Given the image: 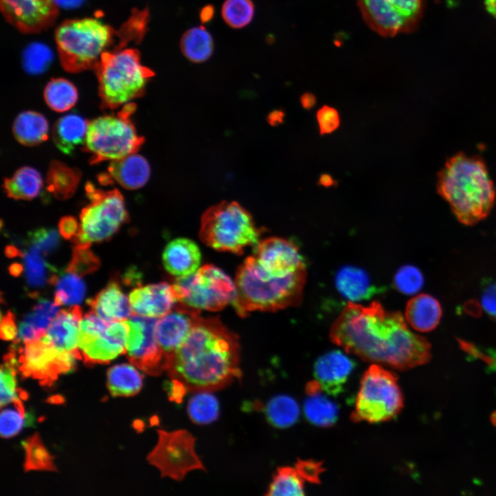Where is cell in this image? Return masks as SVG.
Here are the masks:
<instances>
[{"instance_id":"obj_1","label":"cell","mask_w":496,"mask_h":496,"mask_svg":"<svg viewBox=\"0 0 496 496\" xmlns=\"http://www.w3.org/2000/svg\"><path fill=\"white\" fill-rule=\"evenodd\" d=\"M329 337L346 352L397 370L426 363L431 344L413 332L402 314L386 310L378 301L367 306L349 302L333 323Z\"/></svg>"},{"instance_id":"obj_2","label":"cell","mask_w":496,"mask_h":496,"mask_svg":"<svg viewBox=\"0 0 496 496\" xmlns=\"http://www.w3.org/2000/svg\"><path fill=\"white\" fill-rule=\"evenodd\" d=\"M238 336L218 318L194 316L192 326L167 369L169 391L183 397L187 391L225 388L242 373Z\"/></svg>"},{"instance_id":"obj_3","label":"cell","mask_w":496,"mask_h":496,"mask_svg":"<svg viewBox=\"0 0 496 496\" xmlns=\"http://www.w3.org/2000/svg\"><path fill=\"white\" fill-rule=\"evenodd\" d=\"M141 30L132 17L118 30L99 19H68L55 30V41L62 68L70 73L95 70L102 54L112 50L121 40L138 42Z\"/></svg>"},{"instance_id":"obj_4","label":"cell","mask_w":496,"mask_h":496,"mask_svg":"<svg viewBox=\"0 0 496 496\" xmlns=\"http://www.w3.org/2000/svg\"><path fill=\"white\" fill-rule=\"evenodd\" d=\"M437 178L438 193L460 223L473 225L488 215L495 190L480 158L459 153L446 161Z\"/></svg>"},{"instance_id":"obj_5","label":"cell","mask_w":496,"mask_h":496,"mask_svg":"<svg viewBox=\"0 0 496 496\" xmlns=\"http://www.w3.org/2000/svg\"><path fill=\"white\" fill-rule=\"evenodd\" d=\"M306 280L307 270L285 277L270 276L259 267L254 256H249L238 267L231 304L241 317L251 311L298 307L302 301Z\"/></svg>"},{"instance_id":"obj_6","label":"cell","mask_w":496,"mask_h":496,"mask_svg":"<svg viewBox=\"0 0 496 496\" xmlns=\"http://www.w3.org/2000/svg\"><path fill=\"white\" fill-rule=\"evenodd\" d=\"M94 71L101 107L111 110L141 96L154 75L141 64L140 52L136 48L104 52Z\"/></svg>"},{"instance_id":"obj_7","label":"cell","mask_w":496,"mask_h":496,"mask_svg":"<svg viewBox=\"0 0 496 496\" xmlns=\"http://www.w3.org/2000/svg\"><path fill=\"white\" fill-rule=\"evenodd\" d=\"M262 231L251 215L236 202H223L205 211L199 236L208 247L238 255L247 246H256Z\"/></svg>"},{"instance_id":"obj_8","label":"cell","mask_w":496,"mask_h":496,"mask_svg":"<svg viewBox=\"0 0 496 496\" xmlns=\"http://www.w3.org/2000/svg\"><path fill=\"white\" fill-rule=\"evenodd\" d=\"M136 104L127 103L114 115L99 116L88 123L83 151L91 154L90 165L116 161L136 153L144 143L130 119Z\"/></svg>"},{"instance_id":"obj_9","label":"cell","mask_w":496,"mask_h":496,"mask_svg":"<svg viewBox=\"0 0 496 496\" xmlns=\"http://www.w3.org/2000/svg\"><path fill=\"white\" fill-rule=\"evenodd\" d=\"M402 406L403 396L395 374L373 364L361 379L351 419L354 422H386L395 417Z\"/></svg>"},{"instance_id":"obj_10","label":"cell","mask_w":496,"mask_h":496,"mask_svg":"<svg viewBox=\"0 0 496 496\" xmlns=\"http://www.w3.org/2000/svg\"><path fill=\"white\" fill-rule=\"evenodd\" d=\"M85 192L90 203L81 210L79 231L72 238L79 245H90L109 238L129 220L118 189L105 191L87 182Z\"/></svg>"},{"instance_id":"obj_11","label":"cell","mask_w":496,"mask_h":496,"mask_svg":"<svg viewBox=\"0 0 496 496\" xmlns=\"http://www.w3.org/2000/svg\"><path fill=\"white\" fill-rule=\"evenodd\" d=\"M174 286L178 302L199 311H220L231 304L236 295L235 282L209 264L189 276L178 277Z\"/></svg>"},{"instance_id":"obj_12","label":"cell","mask_w":496,"mask_h":496,"mask_svg":"<svg viewBox=\"0 0 496 496\" xmlns=\"http://www.w3.org/2000/svg\"><path fill=\"white\" fill-rule=\"evenodd\" d=\"M129 331L126 320L110 322L94 311L83 316L79 327V350L85 364H107L126 352Z\"/></svg>"},{"instance_id":"obj_13","label":"cell","mask_w":496,"mask_h":496,"mask_svg":"<svg viewBox=\"0 0 496 496\" xmlns=\"http://www.w3.org/2000/svg\"><path fill=\"white\" fill-rule=\"evenodd\" d=\"M158 442L147 460L160 471L161 477L181 481L192 471L205 470L195 451L196 440L187 431L158 430Z\"/></svg>"},{"instance_id":"obj_14","label":"cell","mask_w":496,"mask_h":496,"mask_svg":"<svg viewBox=\"0 0 496 496\" xmlns=\"http://www.w3.org/2000/svg\"><path fill=\"white\" fill-rule=\"evenodd\" d=\"M18 345L19 370L23 378L39 380L42 386H51L59 375L72 371L77 355L57 349L43 336Z\"/></svg>"},{"instance_id":"obj_15","label":"cell","mask_w":496,"mask_h":496,"mask_svg":"<svg viewBox=\"0 0 496 496\" xmlns=\"http://www.w3.org/2000/svg\"><path fill=\"white\" fill-rule=\"evenodd\" d=\"M368 26L384 37L412 30L421 17L422 0H356Z\"/></svg>"},{"instance_id":"obj_16","label":"cell","mask_w":496,"mask_h":496,"mask_svg":"<svg viewBox=\"0 0 496 496\" xmlns=\"http://www.w3.org/2000/svg\"><path fill=\"white\" fill-rule=\"evenodd\" d=\"M157 320L133 314L126 320L129 327L126 345L128 360L151 375H159L165 371L164 355L155 333Z\"/></svg>"},{"instance_id":"obj_17","label":"cell","mask_w":496,"mask_h":496,"mask_svg":"<svg viewBox=\"0 0 496 496\" xmlns=\"http://www.w3.org/2000/svg\"><path fill=\"white\" fill-rule=\"evenodd\" d=\"M0 5L7 22L25 34L48 28L59 14L54 0H0Z\"/></svg>"},{"instance_id":"obj_18","label":"cell","mask_w":496,"mask_h":496,"mask_svg":"<svg viewBox=\"0 0 496 496\" xmlns=\"http://www.w3.org/2000/svg\"><path fill=\"white\" fill-rule=\"evenodd\" d=\"M253 256L259 267L272 276L285 277L307 270L298 247L285 238L271 237L260 241Z\"/></svg>"},{"instance_id":"obj_19","label":"cell","mask_w":496,"mask_h":496,"mask_svg":"<svg viewBox=\"0 0 496 496\" xmlns=\"http://www.w3.org/2000/svg\"><path fill=\"white\" fill-rule=\"evenodd\" d=\"M174 312H170L157 320L155 333L163 351L165 371L176 351L189 333L194 316L200 311L177 303Z\"/></svg>"},{"instance_id":"obj_20","label":"cell","mask_w":496,"mask_h":496,"mask_svg":"<svg viewBox=\"0 0 496 496\" xmlns=\"http://www.w3.org/2000/svg\"><path fill=\"white\" fill-rule=\"evenodd\" d=\"M129 300L132 314L155 318L170 313L178 302L174 284L166 282L135 288L130 293Z\"/></svg>"},{"instance_id":"obj_21","label":"cell","mask_w":496,"mask_h":496,"mask_svg":"<svg viewBox=\"0 0 496 496\" xmlns=\"http://www.w3.org/2000/svg\"><path fill=\"white\" fill-rule=\"evenodd\" d=\"M355 367L354 362L340 351L321 355L315 362L314 375L324 391L333 396L342 391Z\"/></svg>"},{"instance_id":"obj_22","label":"cell","mask_w":496,"mask_h":496,"mask_svg":"<svg viewBox=\"0 0 496 496\" xmlns=\"http://www.w3.org/2000/svg\"><path fill=\"white\" fill-rule=\"evenodd\" d=\"M82 317V311L78 305L59 311L43 337L57 349L73 353L82 358L79 346Z\"/></svg>"},{"instance_id":"obj_23","label":"cell","mask_w":496,"mask_h":496,"mask_svg":"<svg viewBox=\"0 0 496 496\" xmlns=\"http://www.w3.org/2000/svg\"><path fill=\"white\" fill-rule=\"evenodd\" d=\"M150 167L147 160L136 153L112 161L106 172L99 174L98 180L103 185L116 182L127 189H139L147 182Z\"/></svg>"},{"instance_id":"obj_24","label":"cell","mask_w":496,"mask_h":496,"mask_svg":"<svg viewBox=\"0 0 496 496\" xmlns=\"http://www.w3.org/2000/svg\"><path fill=\"white\" fill-rule=\"evenodd\" d=\"M163 266L170 274L182 277L194 273L198 268L201 254L198 245L192 240L178 238L165 247L163 256Z\"/></svg>"},{"instance_id":"obj_25","label":"cell","mask_w":496,"mask_h":496,"mask_svg":"<svg viewBox=\"0 0 496 496\" xmlns=\"http://www.w3.org/2000/svg\"><path fill=\"white\" fill-rule=\"evenodd\" d=\"M87 302L92 311L107 321H125L132 314L129 298L115 282H110Z\"/></svg>"},{"instance_id":"obj_26","label":"cell","mask_w":496,"mask_h":496,"mask_svg":"<svg viewBox=\"0 0 496 496\" xmlns=\"http://www.w3.org/2000/svg\"><path fill=\"white\" fill-rule=\"evenodd\" d=\"M307 397L303 409L310 423L320 427H330L335 424L338 417V407L335 402L324 395L320 384L316 380L308 382L306 386Z\"/></svg>"},{"instance_id":"obj_27","label":"cell","mask_w":496,"mask_h":496,"mask_svg":"<svg viewBox=\"0 0 496 496\" xmlns=\"http://www.w3.org/2000/svg\"><path fill=\"white\" fill-rule=\"evenodd\" d=\"M442 315L439 301L431 295L421 293L410 299L405 309V318L411 327L420 332L431 331Z\"/></svg>"},{"instance_id":"obj_28","label":"cell","mask_w":496,"mask_h":496,"mask_svg":"<svg viewBox=\"0 0 496 496\" xmlns=\"http://www.w3.org/2000/svg\"><path fill=\"white\" fill-rule=\"evenodd\" d=\"M88 122L75 114L59 118L52 129V139L56 147L65 154H71L80 145L85 143Z\"/></svg>"},{"instance_id":"obj_29","label":"cell","mask_w":496,"mask_h":496,"mask_svg":"<svg viewBox=\"0 0 496 496\" xmlns=\"http://www.w3.org/2000/svg\"><path fill=\"white\" fill-rule=\"evenodd\" d=\"M335 285L342 296L352 302L369 298L375 292L366 272L355 266L342 267L336 273Z\"/></svg>"},{"instance_id":"obj_30","label":"cell","mask_w":496,"mask_h":496,"mask_svg":"<svg viewBox=\"0 0 496 496\" xmlns=\"http://www.w3.org/2000/svg\"><path fill=\"white\" fill-rule=\"evenodd\" d=\"M59 306L54 302L39 299L32 311L25 316L19 327V340L23 343L43 337L56 316Z\"/></svg>"},{"instance_id":"obj_31","label":"cell","mask_w":496,"mask_h":496,"mask_svg":"<svg viewBox=\"0 0 496 496\" xmlns=\"http://www.w3.org/2000/svg\"><path fill=\"white\" fill-rule=\"evenodd\" d=\"M81 178L77 168L70 167L57 160L50 162L45 183L47 190L56 198L66 200L76 192Z\"/></svg>"},{"instance_id":"obj_32","label":"cell","mask_w":496,"mask_h":496,"mask_svg":"<svg viewBox=\"0 0 496 496\" xmlns=\"http://www.w3.org/2000/svg\"><path fill=\"white\" fill-rule=\"evenodd\" d=\"M12 132L17 141L25 146H34L48 138V123L43 115L25 111L15 118Z\"/></svg>"},{"instance_id":"obj_33","label":"cell","mask_w":496,"mask_h":496,"mask_svg":"<svg viewBox=\"0 0 496 496\" xmlns=\"http://www.w3.org/2000/svg\"><path fill=\"white\" fill-rule=\"evenodd\" d=\"M42 187L40 173L28 166L17 169L11 178H5L3 185L7 196L16 200H32L39 195Z\"/></svg>"},{"instance_id":"obj_34","label":"cell","mask_w":496,"mask_h":496,"mask_svg":"<svg viewBox=\"0 0 496 496\" xmlns=\"http://www.w3.org/2000/svg\"><path fill=\"white\" fill-rule=\"evenodd\" d=\"M107 387L112 396H132L143 386V377L137 369L129 364H121L107 371Z\"/></svg>"},{"instance_id":"obj_35","label":"cell","mask_w":496,"mask_h":496,"mask_svg":"<svg viewBox=\"0 0 496 496\" xmlns=\"http://www.w3.org/2000/svg\"><path fill=\"white\" fill-rule=\"evenodd\" d=\"M180 49L188 60L194 63L204 62L213 53V39L204 27L192 28L182 36Z\"/></svg>"},{"instance_id":"obj_36","label":"cell","mask_w":496,"mask_h":496,"mask_svg":"<svg viewBox=\"0 0 496 496\" xmlns=\"http://www.w3.org/2000/svg\"><path fill=\"white\" fill-rule=\"evenodd\" d=\"M18 345L14 344L5 355L1 369V407L17 398L27 399L25 391L17 388L16 374L19 369Z\"/></svg>"},{"instance_id":"obj_37","label":"cell","mask_w":496,"mask_h":496,"mask_svg":"<svg viewBox=\"0 0 496 496\" xmlns=\"http://www.w3.org/2000/svg\"><path fill=\"white\" fill-rule=\"evenodd\" d=\"M269 422L279 428H285L294 424L300 415L297 402L287 395H279L271 398L265 407Z\"/></svg>"},{"instance_id":"obj_38","label":"cell","mask_w":496,"mask_h":496,"mask_svg":"<svg viewBox=\"0 0 496 496\" xmlns=\"http://www.w3.org/2000/svg\"><path fill=\"white\" fill-rule=\"evenodd\" d=\"M43 95L49 107L58 112L69 110L78 99L76 87L63 78L51 79L45 87Z\"/></svg>"},{"instance_id":"obj_39","label":"cell","mask_w":496,"mask_h":496,"mask_svg":"<svg viewBox=\"0 0 496 496\" xmlns=\"http://www.w3.org/2000/svg\"><path fill=\"white\" fill-rule=\"evenodd\" d=\"M305 479L296 466L278 468L273 477L266 495H304Z\"/></svg>"},{"instance_id":"obj_40","label":"cell","mask_w":496,"mask_h":496,"mask_svg":"<svg viewBox=\"0 0 496 496\" xmlns=\"http://www.w3.org/2000/svg\"><path fill=\"white\" fill-rule=\"evenodd\" d=\"M54 302L57 306L74 305L80 303L85 293V286L81 276L65 270L60 276H56Z\"/></svg>"},{"instance_id":"obj_41","label":"cell","mask_w":496,"mask_h":496,"mask_svg":"<svg viewBox=\"0 0 496 496\" xmlns=\"http://www.w3.org/2000/svg\"><path fill=\"white\" fill-rule=\"evenodd\" d=\"M187 413L195 424H209L219 415L218 401L209 391H200L189 400Z\"/></svg>"},{"instance_id":"obj_42","label":"cell","mask_w":496,"mask_h":496,"mask_svg":"<svg viewBox=\"0 0 496 496\" xmlns=\"http://www.w3.org/2000/svg\"><path fill=\"white\" fill-rule=\"evenodd\" d=\"M25 452V471H56L53 457L43 444L38 433L34 434L23 442Z\"/></svg>"},{"instance_id":"obj_43","label":"cell","mask_w":496,"mask_h":496,"mask_svg":"<svg viewBox=\"0 0 496 496\" xmlns=\"http://www.w3.org/2000/svg\"><path fill=\"white\" fill-rule=\"evenodd\" d=\"M254 6L250 0H226L221 14L225 23L231 28H241L252 20Z\"/></svg>"},{"instance_id":"obj_44","label":"cell","mask_w":496,"mask_h":496,"mask_svg":"<svg viewBox=\"0 0 496 496\" xmlns=\"http://www.w3.org/2000/svg\"><path fill=\"white\" fill-rule=\"evenodd\" d=\"M19 397L12 403L13 407L1 411L0 418L1 435L3 438H9L18 434L25 424H29L32 419L26 415L25 409Z\"/></svg>"},{"instance_id":"obj_45","label":"cell","mask_w":496,"mask_h":496,"mask_svg":"<svg viewBox=\"0 0 496 496\" xmlns=\"http://www.w3.org/2000/svg\"><path fill=\"white\" fill-rule=\"evenodd\" d=\"M24 265L27 281L31 287H40L47 281L50 282L48 271L51 267L45 261L41 253L34 247L31 246L24 254Z\"/></svg>"},{"instance_id":"obj_46","label":"cell","mask_w":496,"mask_h":496,"mask_svg":"<svg viewBox=\"0 0 496 496\" xmlns=\"http://www.w3.org/2000/svg\"><path fill=\"white\" fill-rule=\"evenodd\" d=\"M424 279L416 267L406 265L401 267L395 274L393 284L396 289L406 295H413L423 287Z\"/></svg>"},{"instance_id":"obj_47","label":"cell","mask_w":496,"mask_h":496,"mask_svg":"<svg viewBox=\"0 0 496 496\" xmlns=\"http://www.w3.org/2000/svg\"><path fill=\"white\" fill-rule=\"evenodd\" d=\"M52 57L50 50L41 43H34L28 47L23 54L25 70L31 74H39L49 65Z\"/></svg>"},{"instance_id":"obj_48","label":"cell","mask_w":496,"mask_h":496,"mask_svg":"<svg viewBox=\"0 0 496 496\" xmlns=\"http://www.w3.org/2000/svg\"><path fill=\"white\" fill-rule=\"evenodd\" d=\"M90 245H76L73 249L72 260L66 270L80 276L92 272L99 265V259L89 249Z\"/></svg>"},{"instance_id":"obj_49","label":"cell","mask_w":496,"mask_h":496,"mask_svg":"<svg viewBox=\"0 0 496 496\" xmlns=\"http://www.w3.org/2000/svg\"><path fill=\"white\" fill-rule=\"evenodd\" d=\"M30 240L31 246L47 254L58 245L59 235L54 229H39L30 234Z\"/></svg>"},{"instance_id":"obj_50","label":"cell","mask_w":496,"mask_h":496,"mask_svg":"<svg viewBox=\"0 0 496 496\" xmlns=\"http://www.w3.org/2000/svg\"><path fill=\"white\" fill-rule=\"evenodd\" d=\"M316 118L321 134L332 133L340 125V119L338 112L328 105H323L318 110Z\"/></svg>"},{"instance_id":"obj_51","label":"cell","mask_w":496,"mask_h":496,"mask_svg":"<svg viewBox=\"0 0 496 496\" xmlns=\"http://www.w3.org/2000/svg\"><path fill=\"white\" fill-rule=\"evenodd\" d=\"M481 303L485 312L496 321V280L483 282Z\"/></svg>"},{"instance_id":"obj_52","label":"cell","mask_w":496,"mask_h":496,"mask_svg":"<svg viewBox=\"0 0 496 496\" xmlns=\"http://www.w3.org/2000/svg\"><path fill=\"white\" fill-rule=\"evenodd\" d=\"M306 482L318 484L324 471L322 464L313 460H298L295 465Z\"/></svg>"},{"instance_id":"obj_53","label":"cell","mask_w":496,"mask_h":496,"mask_svg":"<svg viewBox=\"0 0 496 496\" xmlns=\"http://www.w3.org/2000/svg\"><path fill=\"white\" fill-rule=\"evenodd\" d=\"M1 338L4 340H13L17 335V327L13 313L8 311L1 322Z\"/></svg>"},{"instance_id":"obj_54","label":"cell","mask_w":496,"mask_h":496,"mask_svg":"<svg viewBox=\"0 0 496 496\" xmlns=\"http://www.w3.org/2000/svg\"><path fill=\"white\" fill-rule=\"evenodd\" d=\"M79 227L76 219L72 216H65L59 222L60 233L65 238L74 237L77 234Z\"/></svg>"},{"instance_id":"obj_55","label":"cell","mask_w":496,"mask_h":496,"mask_svg":"<svg viewBox=\"0 0 496 496\" xmlns=\"http://www.w3.org/2000/svg\"><path fill=\"white\" fill-rule=\"evenodd\" d=\"M300 103L303 108L311 110L316 104V98L311 93H305L301 96Z\"/></svg>"},{"instance_id":"obj_56","label":"cell","mask_w":496,"mask_h":496,"mask_svg":"<svg viewBox=\"0 0 496 496\" xmlns=\"http://www.w3.org/2000/svg\"><path fill=\"white\" fill-rule=\"evenodd\" d=\"M319 185L324 187H330L334 186L336 183L333 177L328 174H322L320 175L318 180Z\"/></svg>"},{"instance_id":"obj_57","label":"cell","mask_w":496,"mask_h":496,"mask_svg":"<svg viewBox=\"0 0 496 496\" xmlns=\"http://www.w3.org/2000/svg\"><path fill=\"white\" fill-rule=\"evenodd\" d=\"M83 0H54L57 6L65 8H73L79 6Z\"/></svg>"},{"instance_id":"obj_58","label":"cell","mask_w":496,"mask_h":496,"mask_svg":"<svg viewBox=\"0 0 496 496\" xmlns=\"http://www.w3.org/2000/svg\"><path fill=\"white\" fill-rule=\"evenodd\" d=\"M210 7H207L203 9L201 14L203 21L209 20L211 17L213 10H210Z\"/></svg>"},{"instance_id":"obj_59","label":"cell","mask_w":496,"mask_h":496,"mask_svg":"<svg viewBox=\"0 0 496 496\" xmlns=\"http://www.w3.org/2000/svg\"><path fill=\"white\" fill-rule=\"evenodd\" d=\"M283 116L284 114L282 112H276L271 116L272 121H273L275 123H276L277 122L280 123L282 121Z\"/></svg>"}]
</instances>
